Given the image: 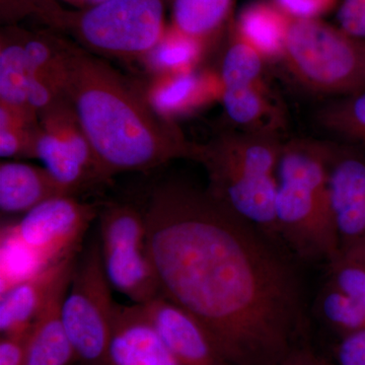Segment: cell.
<instances>
[{
  "mask_svg": "<svg viewBox=\"0 0 365 365\" xmlns=\"http://www.w3.org/2000/svg\"><path fill=\"white\" fill-rule=\"evenodd\" d=\"M160 294L200 322L230 365H278L309 345L299 260L215 200L165 182L145 207Z\"/></svg>",
  "mask_w": 365,
  "mask_h": 365,
  "instance_id": "6da1fadb",
  "label": "cell"
},
{
  "mask_svg": "<svg viewBox=\"0 0 365 365\" xmlns=\"http://www.w3.org/2000/svg\"><path fill=\"white\" fill-rule=\"evenodd\" d=\"M63 55L67 100L110 179L194 160L198 144L153 107L144 88L66 35Z\"/></svg>",
  "mask_w": 365,
  "mask_h": 365,
  "instance_id": "7a4b0ae2",
  "label": "cell"
},
{
  "mask_svg": "<svg viewBox=\"0 0 365 365\" xmlns=\"http://www.w3.org/2000/svg\"><path fill=\"white\" fill-rule=\"evenodd\" d=\"M331 144L297 139L278 160L275 215L283 246L297 260L332 264L340 257L329 193Z\"/></svg>",
  "mask_w": 365,
  "mask_h": 365,
  "instance_id": "3957f363",
  "label": "cell"
},
{
  "mask_svg": "<svg viewBox=\"0 0 365 365\" xmlns=\"http://www.w3.org/2000/svg\"><path fill=\"white\" fill-rule=\"evenodd\" d=\"M282 144L277 134L227 132L198 144L194 158L207 174L208 193L280 245L275 199Z\"/></svg>",
  "mask_w": 365,
  "mask_h": 365,
  "instance_id": "277c9868",
  "label": "cell"
},
{
  "mask_svg": "<svg viewBox=\"0 0 365 365\" xmlns=\"http://www.w3.org/2000/svg\"><path fill=\"white\" fill-rule=\"evenodd\" d=\"M168 7L170 0H106L67 9L59 32L102 58L144 61L167 31Z\"/></svg>",
  "mask_w": 365,
  "mask_h": 365,
  "instance_id": "5b68a950",
  "label": "cell"
},
{
  "mask_svg": "<svg viewBox=\"0 0 365 365\" xmlns=\"http://www.w3.org/2000/svg\"><path fill=\"white\" fill-rule=\"evenodd\" d=\"M282 58L314 93L346 97L365 88V42L319 19L289 18Z\"/></svg>",
  "mask_w": 365,
  "mask_h": 365,
  "instance_id": "8992f818",
  "label": "cell"
},
{
  "mask_svg": "<svg viewBox=\"0 0 365 365\" xmlns=\"http://www.w3.org/2000/svg\"><path fill=\"white\" fill-rule=\"evenodd\" d=\"M106 276L100 242L95 240L76 262L61 307V318L78 362L107 365V348L117 302Z\"/></svg>",
  "mask_w": 365,
  "mask_h": 365,
  "instance_id": "52a82bcc",
  "label": "cell"
},
{
  "mask_svg": "<svg viewBox=\"0 0 365 365\" xmlns=\"http://www.w3.org/2000/svg\"><path fill=\"white\" fill-rule=\"evenodd\" d=\"M100 248L112 288L144 304L162 297L157 272L148 253L143 209L109 203L100 209Z\"/></svg>",
  "mask_w": 365,
  "mask_h": 365,
  "instance_id": "ba28073f",
  "label": "cell"
},
{
  "mask_svg": "<svg viewBox=\"0 0 365 365\" xmlns=\"http://www.w3.org/2000/svg\"><path fill=\"white\" fill-rule=\"evenodd\" d=\"M100 208L78 197L61 196L36 206L14 222L19 237L48 264L78 255L79 246Z\"/></svg>",
  "mask_w": 365,
  "mask_h": 365,
  "instance_id": "9c48e42d",
  "label": "cell"
},
{
  "mask_svg": "<svg viewBox=\"0 0 365 365\" xmlns=\"http://www.w3.org/2000/svg\"><path fill=\"white\" fill-rule=\"evenodd\" d=\"M329 193L341 255L365 242V150L331 144Z\"/></svg>",
  "mask_w": 365,
  "mask_h": 365,
  "instance_id": "30bf717a",
  "label": "cell"
},
{
  "mask_svg": "<svg viewBox=\"0 0 365 365\" xmlns=\"http://www.w3.org/2000/svg\"><path fill=\"white\" fill-rule=\"evenodd\" d=\"M179 365H230L198 319L163 297L143 304Z\"/></svg>",
  "mask_w": 365,
  "mask_h": 365,
  "instance_id": "8fae6325",
  "label": "cell"
},
{
  "mask_svg": "<svg viewBox=\"0 0 365 365\" xmlns=\"http://www.w3.org/2000/svg\"><path fill=\"white\" fill-rule=\"evenodd\" d=\"M107 365H179L143 304H117Z\"/></svg>",
  "mask_w": 365,
  "mask_h": 365,
  "instance_id": "7c38bea8",
  "label": "cell"
},
{
  "mask_svg": "<svg viewBox=\"0 0 365 365\" xmlns=\"http://www.w3.org/2000/svg\"><path fill=\"white\" fill-rule=\"evenodd\" d=\"M76 255L54 264L0 294L1 336L30 330L64 277L76 267Z\"/></svg>",
  "mask_w": 365,
  "mask_h": 365,
  "instance_id": "4fadbf2b",
  "label": "cell"
},
{
  "mask_svg": "<svg viewBox=\"0 0 365 365\" xmlns=\"http://www.w3.org/2000/svg\"><path fill=\"white\" fill-rule=\"evenodd\" d=\"M61 196L71 195L44 167L19 160L0 163L2 215L23 216L41 203Z\"/></svg>",
  "mask_w": 365,
  "mask_h": 365,
  "instance_id": "5bb4252c",
  "label": "cell"
},
{
  "mask_svg": "<svg viewBox=\"0 0 365 365\" xmlns=\"http://www.w3.org/2000/svg\"><path fill=\"white\" fill-rule=\"evenodd\" d=\"M73 270L59 283L49 304L31 328L25 365H73L78 362L61 318L62 304Z\"/></svg>",
  "mask_w": 365,
  "mask_h": 365,
  "instance_id": "9a60e30c",
  "label": "cell"
},
{
  "mask_svg": "<svg viewBox=\"0 0 365 365\" xmlns=\"http://www.w3.org/2000/svg\"><path fill=\"white\" fill-rule=\"evenodd\" d=\"M145 91L153 107L163 116L174 120L175 115L207 102L216 91L222 95V83L220 76L215 81L191 71L158 74Z\"/></svg>",
  "mask_w": 365,
  "mask_h": 365,
  "instance_id": "2e32d148",
  "label": "cell"
},
{
  "mask_svg": "<svg viewBox=\"0 0 365 365\" xmlns=\"http://www.w3.org/2000/svg\"><path fill=\"white\" fill-rule=\"evenodd\" d=\"M237 0H170V25L205 52L232 26Z\"/></svg>",
  "mask_w": 365,
  "mask_h": 365,
  "instance_id": "e0dca14e",
  "label": "cell"
},
{
  "mask_svg": "<svg viewBox=\"0 0 365 365\" xmlns=\"http://www.w3.org/2000/svg\"><path fill=\"white\" fill-rule=\"evenodd\" d=\"M223 107L228 118L244 131L276 134L282 114L265 83L222 88Z\"/></svg>",
  "mask_w": 365,
  "mask_h": 365,
  "instance_id": "ac0fdd59",
  "label": "cell"
},
{
  "mask_svg": "<svg viewBox=\"0 0 365 365\" xmlns=\"http://www.w3.org/2000/svg\"><path fill=\"white\" fill-rule=\"evenodd\" d=\"M24 33L25 29L20 25L4 26L0 33V106L38 116L28 102L29 64Z\"/></svg>",
  "mask_w": 365,
  "mask_h": 365,
  "instance_id": "d6986e66",
  "label": "cell"
},
{
  "mask_svg": "<svg viewBox=\"0 0 365 365\" xmlns=\"http://www.w3.org/2000/svg\"><path fill=\"white\" fill-rule=\"evenodd\" d=\"M288 23L289 16L275 4L255 2L242 9L232 28L265 58H272L282 56Z\"/></svg>",
  "mask_w": 365,
  "mask_h": 365,
  "instance_id": "ffe728a7",
  "label": "cell"
},
{
  "mask_svg": "<svg viewBox=\"0 0 365 365\" xmlns=\"http://www.w3.org/2000/svg\"><path fill=\"white\" fill-rule=\"evenodd\" d=\"M50 266L52 265L21 241L13 223L2 225L0 234V294Z\"/></svg>",
  "mask_w": 365,
  "mask_h": 365,
  "instance_id": "44dd1931",
  "label": "cell"
},
{
  "mask_svg": "<svg viewBox=\"0 0 365 365\" xmlns=\"http://www.w3.org/2000/svg\"><path fill=\"white\" fill-rule=\"evenodd\" d=\"M318 120L326 130L365 150V88L327 106Z\"/></svg>",
  "mask_w": 365,
  "mask_h": 365,
  "instance_id": "7402d4cb",
  "label": "cell"
},
{
  "mask_svg": "<svg viewBox=\"0 0 365 365\" xmlns=\"http://www.w3.org/2000/svg\"><path fill=\"white\" fill-rule=\"evenodd\" d=\"M265 59L254 46L242 39L230 26V40L220 72L222 90L263 81Z\"/></svg>",
  "mask_w": 365,
  "mask_h": 365,
  "instance_id": "603a6c76",
  "label": "cell"
},
{
  "mask_svg": "<svg viewBox=\"0 0 365 365\" xmlns=\"http://www.w3.org/2000/svg\"><path fill=\"white\" fill-rule=\"evenodd\" d=\"M205 53L202 46L178 32L169 24L162 40L144 62L155 76L178 73L194 71V66Z\"/></svg>",
  "mask_w": 365,
  "mask_h": 365,
  "instance_id": "cb8c5ba5",
  "label": "cell"
},
{
  "mask_svg": "<svg viewBox=\"0 0 365 365\" xmlns=\"http://www.w3.org/2000/svg\"><path fill=\"white\" fill-rule=\"evenodd\" d=\"M39 117L0 106V155L6 160L35 158Z\"/></svg>",
  "mask_w": 365,
  "mask_h": 365,
  "instance_id": "d4e9b609",
  "label": "cell"
},
{
  "mask_svg": "<svg viewBox=\"0 0 365 365\" xmlns=\"http://www.w3.org/2000/svg\"><path fill=\"white\" fill-rule=\"evenodd\" d=\"M319 313L340 338L365 330V306L327 285L319 300Z\"/></svg>",
  "mask_w": 365,
  "mask_h": 365,
  "instance_id": "484cf974",
  "label": "cell"
},
{
  "mask_svg": "<svg viewBox=\"0 0 365 365\" xmlns=\"http://www.w3.org/2000/svg\"><path fill=\"white\" fill-rule=\"evenodd\" d=\"M66 11L58 0H0V21L4 26L20 25L26 19H34L58 32Z\"/></svg>",
  "mask_w": 365,
  "mask_h": 365,
  "instance_id": "4316f807",
  "label": "cell"
},
{
  "mask_svg": "<svg viewBox=\"0 0 365 365\" xmlns=\"http://www.w3.org/2000/svg\"><path fill=\"white\" fill-rule=\"evenodd\" d=\"M328 268V284L365 306V261L355 255L341 254Z\"/></svg>",
  "mask_w": 365,
  "mask_h": 365,
  "instance_id": "83f0119b",
  "label": "cell"
},
{
  "mask_svg": "<svg viewBox=\"0 0 365 365\" xmlns=\"http://www.w3.org/2000/svg\"><path fill=\"white\" fill-rule=\"evenodd\" d=\"M337 19L343 32L365 42V0H343Z\"/></svg>",
  "mask_w": 365,
  "mask_h": 365,
  "instance_id": "f1b7e54d",
  "label": "cell"
},
{
  "mask_svg": "<svg viewBox=\"0 0 365 365\" xmlns=\"http://www.w3.org/2000/svg\"><path fill=\"white\" fill-rule=\"evenodd\" d=\"M336 0H275V4L289 18L319 19L332 9Z\"/></svg>",
  "mask_w": 365,
  "mask_h": 365,
  "instance_id": "f546056e",
  "label": "cell"
},
{
  "mask_svg": "<svg viewBox=\"0 0 365 365\" xmlns=\"http://www.w3.org/2000/svg\"><path fill=\"white\" fill-rule=\"evenodd\" d=\"M335 365H365V330L340 338Z\"/></svg>",
  "mask_w": 365,
  "mask_h": 365,
  "instance_id": "4dcf8cb0",
  "label": "cell"
},
{
  "mask_svg": "<svg viewBox=\"0 0 365 365\" xmlns=\"http://www.w3.org/2000/svg\"><path fill=\"white\" fill-rule=\"evenodd\" d=\"M30 330L25 333L1 336L0 365H25L26 344Z\"/></svg>",
  "mask_w": 365,
  "mask_h": 365,
  "instance_id": "1f68e13d",
  "label": "cell"
},
{
  "mask_svg": "<svg viewBox=\"0 0 365 365\" xmlns=\"http://www.w3.org/2000/svg\"><path fill=\"white\" fill-rule=\"evenodd\" d=\"M278 365H334L314 351L311 345L300 348Z\"/></svg>",
  "mask_w": 365,
  "mask_h": 365,
  "instance_id": "d6a6232c",
  "label": "cell"
},
{
  "mask_svg": "<svg viewBox=\"0 0 365 365\" xmlns=\"http://www.w3.org/2000/svg\"><path fill=\"white\" fill-rule=\"evenodd\" d=\"M342 254H352L355 255V256L359 257L362 260L365 261V242L364 244L359 245L356 248L349 250V251L345 252V253Z\"/></svg>",
  "mask_w": 365,
  "mask_h": 365,
  "instance_id": "836d02e7",
  "label": "cell"
},
{
  "mask_svg": "<svg viewBox=\"0 0 365 365\" xmlns=\"http://www.w3.org/2000/svg\"><path fill=\"white\" fill-rule=\"evenodd\" d=\"M67 4H71L76 9H85L86 0H64Z\"/></svg>",
  "mask_w": 365,
  "mask_h": 365,
  "instance_id": "e575fe53",
  "label": "cell"
},
{
  "mask_svg": "<svg viewBox=\"0 0 365 365\" xmlns=\"http://www.w3.org/2000/svg\"><path fill=\"white\" fill-rule=\"evenodd\" d=\"M106 1V0H86V7H90L93 6H97V4H102V2Z\"/></svg>",
  "mask_w": 365,
  "mask_h": 365,
  "instance_id": "d590c367",
  "label": "cell"
}]
</instances>
